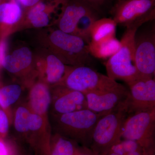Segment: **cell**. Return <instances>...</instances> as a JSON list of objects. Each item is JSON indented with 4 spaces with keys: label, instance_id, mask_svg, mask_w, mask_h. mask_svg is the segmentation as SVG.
I'll use <instances>...</instances> for the list:
<instances>
[{
    "label": "cell",
    "instance_id": "obj_17",
    "mask_svg": "<svg viewBox=\"0 0 155 155\" xmlns=\"http://www.w3.org/2000/svg\"><path fill=\"white\" fill-rule=\"evenodd\" d=\"M117 25L112 18H104L97 19L91 30L90 41H99L116 37Z\"/></svg>",
    "mask_w": 155,
    "mask_h": 155
},
{
    "label": "cell",
    "instance_id": "obj_16",
    "mask_svg": "<svg viewBox=\"0 0 155 155\" xmlns=\"http://www.w3.org/2000/svg\"><path fill=\"white\" fill-rule=\"evenodd\" d=\"M120 46V41L117 39L116 37L99 41H90L88 44L90 54L101 59L110 58L119 50Z\"/></svg>",
    "mask_w": 155,
    "mask_h": 155
},
{
    "label": "cell",
    "instance_id": "obj_13",
    "mask_svg": "<svg viewBox=\"0 0 155 155\" xmlns=\"http://www.w3.org/2000/svg\"><path fill=\"white\" fill-rule=\"evenodd\" d=\"M29 108L48 123V113L52 103V95L46 82L41 81L34 84L29 94Z\"/></svg>",
    "mask_w": 155,
    "mask_h": 155
},
{
    "label": "cell",
    "instance_id": "obj_26",
    "mask_svg": "<svg viewBox=\"0 0 155 155\" xmlns=\"http://www.w3.org/2000/svg\"><path fill=\"white\" fill-rule=\"evenodd\" d=\"M0 155H11L8 145L4 138L0 137Z\"/></svg>",
    "mask_w": 155,
    "mask_h": 155
},
{
    "label": "cell",
    "instance_id": "obj_3",
    "mask_svg": "<svg viewBox=\"0 0 155 155\" xmlns=\"http://www.w3.org/2000/svg\"><path fill=\"white\" fill-rule=\"evenodd\" d=\"M129 115L127 101L124 104L102 116L94 127L89 148L99 155L120 141L124 123Z\"/></svg>",
    "mask_w": 155,
    "mask_h": 155
},
{
    "label": "cell",
    "instance_id": "obj_28",
    "mask_svg": "<svg viewBox=\"0 0 155 155\" xmlns=\"http://www.w3.org/2000/svg\"><path fill=\"white\" fill-rule=\"evenodd\" d=\"M39 0H19L22 5L25 6H31L36 4Z\"/></svg>",
    "mask_w": 155,
    "mask_h": 155
},
{
    "label": "cell",
    "instance_id": "obj_6",
    "mask_svg": "<svg viewBox=\"0 0 155 155\" xmlns=\"http://www.w3.org/2000/svg\"><path fill=\"white\" fill-rule=\"evenodd\" d=\"M117 25L139 28L155 17V0H118L111 10Z\"/></svg>",
    "mask_w": 155,
    "mask_h": 155
},
{
    "label": "cell",
    "instance_id": "obj_7",
    "mask_svg": "<svg viewBox=\"0 0 155 155\" xmlns=\"http://www.w3.org/2000/svg\"><path fill=\"white\" fill-rule=\"evenodd\" d=\"M122 139L137 143L147 152L155 150V109L130 115L125 120Z\"/></svg>",
    "mask_w": 155,
    "mask_h": 155
},
{
    "label": "cell",
    "instance_id": "obj_15",
    "mask_svg": "<svg viewBox=\"0 0 155 155\" xmlns=\"http://www.w3.org/2000/svg\"><path fill=\"white\" fill-rule=\"evenodd\" d=\"M44 63V72L47 83L57 85L64 78L69 66L64 64L54 54L48 55Z\"/></svg>",
    "mask_w": 155,
    "mask_h": 155
},
{
    "label": "cell",
    "instance_id": "obj_11",
    "mask_svg": "<svg viewBox=\"0 0 155 155\" xmlns=\"http://www.w3.org/2000/svg\"><path fill=\"white\" fill-rule=\"evenodd\" d=\"M127 85L130 92L127 100L129 115L155 109V78L140 77Z\"/></svg>",
    "mask_w": 155,
    "mask_h": 155
},
{
    "label": "cell",
    "instance_id": "obj_12",
    "mask_svg": "<svg viewBox=\"0 0 155 155\" xmlns=\"http://www.w3.org/2000/svg\"><path fill=\"white\" fill-rule=\"evenodd\" d=\"M54 86L52 104L54 115L69 114L88 109L85 94L61 84Z\"/></svg>",
    "mask_w": 155,
    "mask_h": 155
},
{
    "label": "cell",
    "instance_id": "obj_29",
    "mask_svg": "<svg viewBox=\"0 0 155 155\" xmlns=\"http://www.w3.org/2000/svg\"><path fill=\"white\" fill-rule=\"evenodd\" d=\"M145 155H155V150L147 153Z\"/></svg>",
    "mask_w": 155,
    "mask_h": 155
},
{
    "label": "cell",
    "instance_id": "obj_25",
    "mask_svg": "<svg viewBox=\"0 0 155 155\" xmlns=\"http://www.w3.org/2000/svg\"><path fill=\"white\" fill-rule=\"evenodd\" d=\"M75 155H98L95 153L89 148L78 145Z\"/></svg>",
    "mask_w": 155,
    "mask_h": 155
},
{
    "label": "cell",
    "instance_id": "obj_19",
    "mask_svg": "<svg viewBox=\"0 0 155 155\" xmlns=\"http://www.w3.org/2000/svg\"><path fill=\"white\" fill-rule=\"evenodd\" d=\"M22 88L17 84H11L0 88V107L7 110L16 102L22 94Z\"/></svg>",
    "mask_w": 155,
    "mask_h": 155
},
{
    "label": "cell",
    "instance_id": "obj_1",
    "mask_svg": "<svg viewBox=\"0 0 155 155\" xmlns=\"http://www.w3.org/2000/svg\"><path fill=\"white\" fill-rule=\"evenodd\" d=\"M105 114H97L87 109L69 114L54 115L57 134L81 146L90 148L97 122Z\"/></svg>",
    "mask_w": 155,
    "mask_h": 155
},
{
    "label": "cell",
    "instance_id": "obj_18",
    "mask_svg": "<svg viewBox=\"0 0 155 155\" xmlns=\"http://www.w3.org/2000/svg\"><path fill=\"white\" fill-rule=\"evenodd\" d=\"M78 144L73 140L58 134L53 140L50 155H75Z\"/></svg>",
    "mask_w": 155,
    "mask_h": 155
},
{
    "label": "cell",
    "instance_id": "obj_9",
    "mask_svg": "<svg viewBox=\"0 0 155 155\" xmlns=\"http://www.w3.org/2000/svg\"><path fill=\"white\" fill-rule=\"evenodd\" d=\"M134 64L140 77L155 78L154 26L136 33Z\"/></svg>",
    "mask_w": 155,
    "mask_h": 155
},
{
    "label": "cell",
    "instance_id": "obj_2",
    "mask_svg": "<svg viewBox=\"0 0 155 155\" xmlns=\"http://www.w3.org/2000/svg\"><path fill=\"white\" fill-rule=\"evenodd\" d=\"M138 29L126 28L120 41V48L107 61V74L111 79L122 81L127 84L140 77L134 64L135 36Z\"/></svg>",
    "mask_w": 155,
    "mask_h": 155
},
{
    "label": "cell",
    "instance_id": "obj_23",
    "mask_svg": "<svg viewBox=\"0 0 155 155\" xmlns=\"http://www.w3.org/2000/svg\"><path fill=\"white\" fill-rule=\"evenodd\" d=\"M9 129V120L6 111L0 107V137L4 138Z\"/></svg>",
    "mask_w": 155,
    "mask_h": 155
},
{
    "label": "cell",
    "instance_id": "obj_24",
    "mask_svg": "<svg viewBox=\"0 0 155 155\" xmlns=\"http://www.w3.org/2000/svg\"><path fill=\"white\" fill-rule=\"evenodd\" d=\"M97 11L98 13L103 6L105 5L107 0H79Z\"/></svg>",
    "mask_w": 155,
    "mask_h": 155
},
{
    "label": "cell",
    "instance_id": "obj_21",
    "mask_svg": "<svg viewBox=\"0 0 155 155\" xmlns=\"http://www.w3.org/2000/svg\"><path fill=\"white\" fill-rule=\"evenodd\" d=\"M46 6L40 3L34 7L28 13V18L31 25L35 28L45 27L49 23V18L45 12Z\"/></svg>",
    "mask_w": 155,
    "mask_h": 155
},
{
    "label": "cell",
    "instance_id": "obj_4",
    "mask_svg": "<svg viewBox=\"0 0 155 155\" xmlns=\"http://www.w3.org/2000/svg\"><path fill=\"white\" fill-rule=\"evenodd\" d=\"M49 40L54 54L66 65L86 66L90 62L88 44L80 37L58 29L51 32Z\"/></svg>",
    "mask_w": 155,
    "mask_h": 155
},
{
    "label": "cell",
    "instance_id": "obj_10",
    "mask_svg": "<svg viewBox=\"0 0 155 155\" xmlns=\"http://www.w3.org/2000/svg\"><path fill=\"white\" fill-rule=\"evenodd\" d=\"M129 90L121 84L85 94L89 110L97 114H107L127 102Z\"/></svg>",
    "mask_w": 155,
    "mask_h": 155
},
{
    "label": "cell",
    "instance_id": "obj_8",
    "mask_svg": "<svg viewBox=\"0 0 155 155\" xmlns=\"http://www.w3.org/2000/svg\"><path fill=\"white\" fill-rule=\"evenodd\" d=\"M117 82L87 66L69 67L65 76L58 84L80 92L84 94L110 87Z\"/></svg>",
    "mask_w": 155,
    "mask_h": 155
},
{
    "label": "cell",
    "instance_id": "obj_14",
    "mask_svg": "<svg viewBox=\"0 0 155 155\" xmlns=\"http://www.w3.org/2000/svg\"><path fill=\"white\" fill-rule=\"evenodd\" d=\"M32 62V53L30 49L22 47L15 50L11 54L6 55L1 66L10 73L18 75L28 69Z\"/></svg>",
    "mask_w": 155,
    "mask_h": 155
},
{
    "label": "cell",
    "instance_id": "obj_22",
    "mask_svg": "<svg viewBox=\"0 0 155 155\" xmlns=\"http://www.w3.org/2000/svg\"><path fill=\"white\" fill-rule=\"evenodd\" d=\"M31 112L29 108L24 106L17 108L14 116V125L17 132L23 134L29 132L28 125Z\"/></svg>",
    "mask_w": 155,
    "mask_h": 155
},
{
    "label": "cell",
    "instance_id": "obj_20",
    "mask_svg": "<svg viewBox=\"0 0 155 155\" xmlns=\"http://www.w3.org/2000/svg\"><path fill=\"white\" fill-rule=\"evenodd\" d=\"M22 11L19 6L14 3H5L0 5V22L15 24L21 18Z\"/></svg>",
    "mask_w": 155,
    "mask_h": 155
},
{
    "label": "cell",
    "instance_id": "obj_5",
    "mask_svg": "<svg viewBox=\"0 0 155 155\" xmlns=\"http://www.w3.org/2000/svg\"><path fill=\"white\" fill-rule=\"evenodd\" d=\"M98 13L79 0L67 5L58 22L59 29L81 38L87 44L90 41V32Z\"/></svg>",
    "mask_w": 155,
    "mask_h": 155
},
{
    "label": "cell",
    "instance_id": "obj_27",
    "mask_svg": "<svg viewBox=\"0 0 155 155\" xmlns=\"http://www.w3.org/2000/svg\"><path fill=\"white\" fill-rule=\"evenodd\" d=\"M7 50V44L3 41L0 42V66H1L3 60L6 55Z\"/></svg>",
    "mask_w": 155,
    "mask_h": 155
}]
</instances>
